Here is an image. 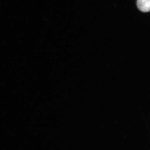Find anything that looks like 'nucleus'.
<instances>
[{
  "mask_svg": "<svg viewBox=\"0 0 150 150\" xmlns=\"http://www.w3.org/2000/svg\"><path fill=\"white\" fill-rule=\"evenodd\" d=\"M137 6L140 11L142 12L150 11V0H137Z\"/></svg>",
  "mask_w": 150,
  "mask_h": 150,
  "instance_id": "f257e3e1",
  "label": "nucleus"
}]
</instances>
